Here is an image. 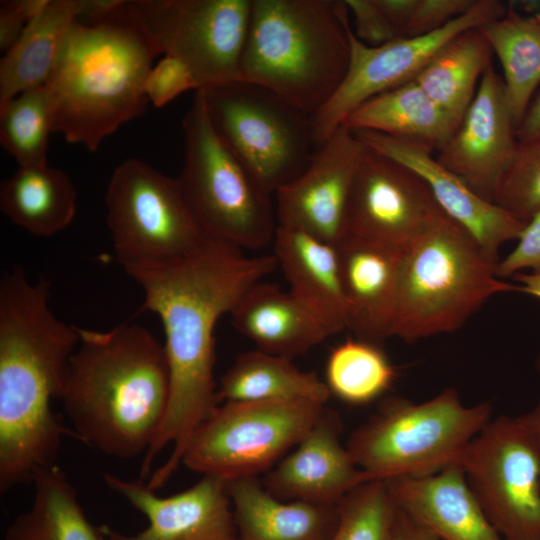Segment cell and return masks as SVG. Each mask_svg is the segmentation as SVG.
Segmentation results:
<instances>
[{
	"instance_id": "31",
	"label": "cell",
	"mask_w": 540,
	"mask_h": 540,
	"mask_svg": "<svg viewBox=\"0 0 540 540\" xmlns=\"http://www.w3.org/2000/svg\"><path fill=\"white\" fill-rule=\"evenodd\" d=\"M493 54L480 27L463 31L434 55L414 81L436 104L462 120Z\"/></svg>"
},
{
	"instance_id": "2",
	"label": "cell",
	"mask_w": 540,
	"mask_h": 540,
	"mask_svg": "<svg viewBox=\"0 0 540 540\" xmlns=\"http://www.w3.org/2000/svg\"><path fill=\"white\" fill-rule=\"evenodd\" d=\"M49 285L21 267L0 281L1 494L55 465L67 434L51 405L62 396L80 335L50 309Z\"/></svg>"
},
{
	"instance_id": "45",
	"label": "cell",
	"mask_w": 540,
	"mask_h": 540,
	"mask_svg": "<svg viewBox=\"0 0 540 540\" xmlns=\"http://www.w3.org/2000/svg\"><path fill=\"white\" fill-rule=\"evenodd\" d=\"M398 540H440L439 537L424 527L409 518L400 510Z\"/></svg>"
},
{
	"instance_id": "36",
	"label": "cell",
	"mask_w": 540,
	"mask_h": 540,
	"mask_svg": "<svg viewBox=\"0 0 540 540\" xmlns=\"http://www.w3.org/2000/svg\"><path fill=\"white\" fill-rule=\"evenodd\" d=\"M493 203L524 223L540 211V138L518 142Z\"/></svg>"
},
{
	"instance_id": "26",
	"label": "cell",
	"mask_w": 540,
	"mask_h": 540,
	"mask_svg": "<svg viewBox=\"0 0 540 540\" xmlns=\"http://www.w3.org/2000/svg\"><path fill=\"white\" fill-rule=\"evenodd\" d=\"M460 122L412 80L370 98L342 125L353 131H373L419 142L437 151L454 135Z\"/></svg>"
},
{
	"instance_id": "19",
	"label": "cell",
	"mask_w": 540,
	"mask_h": 540,
	"mask_svg": "<svg viewBox=\"0 0 540 540\" xmlns=\"http://www.w3.org/2000/svg\"><path fill=\"white\" fill-rule=\"evenodd\" d=\"M353 132L366 146L422 177L444 213L465 229L492 261L499 262V249L504 243L518 239L526 223L474 192L437 161L433 148L378 132Z\"/></svg>"
},
{
	"instance_id": "48",
	"label": "cell",
	"mask_w": 540,
	"mask_h": 540,
	"mask_svg": "<svg viewBox=\"0 0 540 540\" xmlns=\"http://www.w3.org/2000/svg\"><path fill=\"white\" fill-rule=\"evenodd\" d=\"M535 367L538 373L540 374V352L538 353L536 359H535Z\"/></svg>"
},
{
	"instance_id": "12",
	"label": "cell",
	"mask_w": 540,
	"mask_h": 540,
	"mask_svg": "<svg viewBox=\"0 0 540 540\" xmlns=\"http://www.w3.org/2000/svg\"><path fill=\"white\" fill-rule=\"evenodd\" d=\"M457 463L503 540H540V443L524 414L492 417Z\"/></svg>"
},
{
	"instance_id": "9",
	"label": "cell",
	"mask_w": 540,
	"mask_h": 540,
	"mask_svg": "<svg viewBox=\"0 0 540 540\" xmlns=\"http://www.w3.org/2000/svg\"><path fill=\"white\" fill-rule=\"evenodd\" d=\"M198 91L216 135L272 195L308 167L317 150L310 115L246 80Z\"/></svg>"
},
{
	"instance_id": "20",
	"label": "cell",
	"mask_w": 540,
	"mask_h": 540,
	"mask_svg": "<svg viewBox=\"0 0 540 540\" xmlns=\"http://www.w3.org/2000/svg\"><path fill=\"white\" fill-rule=\"evenodd\" d=\"M342 430L339 413L324 406L294 449L266 472L265 489L280 500L338 505L352 489L371 481L342 445Z\"/></svg>"
},
{
	"instance_id": "1",
	"label": "cell",
	"mask_w": 540,
	"mask_h": 540,
	"mask_svg": "<svg viewBox=\"0 0 540 540\" xmlns=\"http://www.w3.org/2000/svg\"><path fill=\"white\" fill-rule=\"evenodd\" d=\"M276 268L273 254L247 256L211 239L185 258L124 269L143 290L140 311L161 319L170 373L168 406L140 468V480L148 477L149 488L167 482L194 431L219 405L214 380L218 320Z\"/></svg>"
},
{
	"instance_id": "32",
	"label": "cell",
	"mask_w": 540,
	"mask_h": 540,
	"mask_svg": "<svg viewBox=\"0 0 540 540\" xmlns=\"http://www.w3.org/2000/svg\"><path fill=\"white\" fill-rule=\"evenodd\" d=\"M480 30L502 66L507 100L518 126L540 85V21L508 8Z\"/></svg>"
},
{
	"instance_id": "15",
	"label": "cell",
	"mask_w": 540,
	"mask_h": 540,
	"mask_svg": "<svg viewBox=\"0 0 540 540\" xmlns=\"http://www.w3.org/2000/svg\"><path fill=\"white\" fill-rule=\"evenodd\" d=\"M448 218L422 177L365 145L348 196L342 234L403 252Z\"/></svg>"
},
{
	"instance_id": "29",
	"label": "cell",
	"mask_w": 540,
	"mask_h": 540,
	"mask_svg": "<svg viewBox=\"0 0 540 540\" xmlns=\"http://www.w3.org/2000/svg\"><path fill=\"white\" fill-rule=\"evenodd\" d=\"M330 397L316 373L300 370L292 359L258 349L239 354L217 386L219 404L276 400L325 404Z\"/></svg>"
},
{
	"instance_id": "10",
	"label": "cell",
	"mask_w": 540,
	"mask_h": 540,
	"mask_svg": "<svg viewBox=\"0 0 540 540\" xmlns=\"http://www.w3.org/2000/svg\"><path fill=\"white\" fill-rule=\"evenodd\" d=\"M105 202L123 269L185 258L212 239L191 211L177 178L141 160L129 158L116 167Z\"/></svg>"
},
{
	"instance_id": "50",
	"label": "cell",
	"mask_w": 540,
	"mask_h": 540,
	"mask_svg": "<svg viewBox=\"0 0 540 540\" xmlns=\"http://www.w3.org/2000/svg\"><path fill=\"white\" fill-rule=\"evenodd\" d=\"M239 540V539H238Z\"/></svg>"
},
{
	"instance_id": "25",
	"label": "cell",
	"mask_w": 540,
	"mask_h": 540,
	"mask_svg": "<svg viewBox=\"0 0 540 540\" xmlns=\"http://www.w3.org/2000/svg\"><path fill=\"white\" fill-rule=\"evenodd\" d=\"M233 327L258 350L293 359L328 338L318 321L289 292L260 281L230 313Z\"/></svg>"
},
{
	"instance_id": "17",
	"label": "cell",
	"mask_w": 540,
	"mask_h": 540,
	"mask_svg": "<svg viewBox=\"0 0 540 540\" xmlns=\"http://www.w3.org/2000/svg\"><path fill=\"white\" fill-rule=\"evenodd\" d=\"M516 130L503 79L491 64L458 129L435 157L479 196L493 202L519 142Z\"/></svg>"
},
{
	"instance_id": "44",
	"label": "cell",
	"mask_w": 540,
	"mask_h": 540,
	"mask_svg": "<svg viewBox=\"0 0 540 540\" xmlns=\"http://www.w3.org/2000/svg\"><path fill=\"white\" fill-rule=\"evenodd\" d=\"M516 135L519 142L540 138V92L532 99Z\"/></svg>"
},
{
	"instance_id": "43",
	"label": "cell",
	"mask_w": 540,
	"mask_h": 540,
	"mask_svg": "<svg viewBox=\"0 0 540 540\" xmlns=\"http://www.w3.org/2000/svg\"><path fill=\"white\" fill-rule=\"evenodd\" d=\"M122 0H81L77 20L85 25H94L109 16Z\"/></svg>"
},
{
	"instance_id": "16",
	"label": "cell",
	"mask_w": 540,
	"mask_h": 540,
	"mask_svg": "<svg viewBox=\"0 0 540 540\" xmlns=\"http://www.w3.org/2000/svg\"><path fill=\"white\" fill-rule=\"evenodd\" d=\"M365 145L340 126L315 152L308 167L275 193L278 226L335 244L343 233L348 196Z\"/></svg>"
},
{
	"instance_id": "41",
	"label": "cell",
	"mask_w": 540,
	"mask_h": 540,
	"mask_svg": "<svg viewBox=\"0 0 540 540\" xmlns=\"http://www.w3.org/2000/svg\"><path fill=\"white\" fill-rule=\"evenodd\" d=\"M49 0H5L0 4V50L7 52L27 24L39 15Z\"/></svg>"
},
{
	"instance_id": "24",
	"label": "cell",
	"mask_w": 540,
	"mask_h": 540,
	"mask_svg": "<svg viewBox=\"0 0 540 540\" xmlns=\"http://www.w3.org/2000/svg\"><path fill=\"white\" fill-rule=\"evenodd\" d=\"M239 540H331L338 505L280 500L258 477L226 481Z\"/></svg>"
},
{
	"instance_id": "42",
	"label": "cell",
	"mask_w": 540,
	"mask_h": 540,
	"mask_svg": "<svg viewBox=\"0 0 540 540\" xmlns=\"http://www.w3.org/2000/svg\"><path fill=\"white\" fill-rule=\"evenodd\" d=\"M375 2L397 37L402 38L418 0H375Z\"/></svg>"
},
{
	"instance_id": "3",
	"label": "cell",
	"mask_w": 540,
	"mask_h": 540,
	"mask_svg": "<svg viewBox=\"0 0 540 540\" xmlns=\"http://www.w3.org/2000/svg\"><path fill=\"white\" fill-rule=\"evenodd\" d=\"M60 400L73 435L118 459L145 454L164 418L170 373L164 345L125 322L106 331L78 327Z\"/></svg>"
},
{
	"instance_id": "6",
	"label": "cell",
	"mask_w": 540,
	"mask_h": 540,
	"mask_svg": "<svg viewBox=\"0 0 540 540\" xmlns=\"http://www.w3.org/2000/svg\"><path fill=\"white\" fill-rule=\"evenodd\" d=\"M459 224L446 219L402 252L393 337L406 342L460 329L490 298L520 292Z\"/></svg>"
},
{
	"instance_id": "49",
	"label": "cell",
	"mask_w": 540,
	"mask_h": 540,
	"mask_svg": "<svg viewBox=\"0 0 540 540\" xmlns=\"http://www.w3.org/2000/svg\"><path fill=\"white\" fill-rule=\"evenodd\" d=\"M540 21V10L533 14Z\"/></svg>"
},
{
	"instance_id": "23",
	"label": "cell",
	"mask_w": 540,
	"mask_h": 540,
	"mask_svg": "<svg viewBox=\"0 0 540 540\" xmlns=\"http://www.w3.org/2000/svg\"><path fill=\"white\" fill-rule=\"evenodd\" d=\"M272 244L277 267L289 284V292L318 321L327 336L347 329V305L335 244L278 225Z\"/></svg>"
},
{
	"instance_id": "27",
	"label": "cell",
	"mask_w": 540,
	"mask_h": 540,
	"mask_svg": "<svg viewBox=\"0 0 540 540\" xmlns=\"http://www.w3.org/2000/svg\"><path fill=\"white\" fill-rule=\"evenodd\" d=\"M81 0H49L0 61V106L43 86L51 76L64 39L77 19Z\"/></svg>"
},
{
	"instance_id": "7",
	"label": "cell",
	"mask_w": 540,
	"mask_h": 540,
	"mask_svg": "<svg viewBox=\"0 0 540 540\" xmlns=\"http://www.w3.org/2000/svg\"><path fill=\"white\" fill-rule=\"evenodd\" d=\"M492 411L489 401L464 404L454 388L423 402L388 396L346 447L371 480L429 475L459 461Z\"/></svg>"
},
{
	"instance_id": "37",
	"label": "cell",
	"mask_w": 540,
	"mask_h": 540,
	"mask_svg": "<svg viewBox=\"0 0 540 540\" xmlns=\"http://www.w3.org/2000/svg\"><path fill=\"white\" fill-rule=\"evenodd\" d=\"M198 89L199 85L186 64L170 55H165L151 68L144 84L148 101L157 108L164 107L183 92Z\"/></svg>"
},
{
	"instance_id": "8",
	"label": "cell",
	"mask_w": 540,
	"mask_h": 540,
	"mask_svg": "<svg viewBox=\"0 0 540 540\" xmlns=\"http://www.w3.org/2000/svg\"><path fill=\"white\" fill-rule=\"evenodd\" d=\"M182 129L185 157L177 180L207 235L242 250L271 244L277 227L272 194L216 135L198 90Z\"/></svg>"
},
{
	"instance_id": "47",
	"label": "cell",
	"mask_w": 540,
	"mask_h": 540,
	"mask_svg": "<svg viewBox=\"0 0 540 540\" xmlns=\"http://www.w3.org/2000/svg\"><path fill=\"white\" fill-rule=\"evenodd\" d=\"M524 416L532 427L540 443V395L535 406L528 413H525Z\"/></svg>"
},
{
	"instance_id": "39",
	"label": "cell",
	"mask_w": 540,
	"mask_h": 540,
	"mask_svg": "<svg viewBox=\"0 0 540 540\" xmlns=\"http://www.w3.org/2000/svg\"><path fill=\"white\" fill-rule=\"evenodd\" d=\"M525 269L540 272V211L526 223L516 246L499 260L496 267L497 275L502 279Z\"/></svg>"
},
{
	"instance_id": "5",
	"label": "cell",
	"mask_w": 540,
	"mask_h": 540,
	"mask_svg": "<svg viewBox=\"0 0 540 540\" xmlns=\"http://www.w3.org/2000/svg\"><path fill=\"white\" fill-rule=\"evenodd\" d=\"M351 32L345 0H252L241 80L312 116L347 73Z\"/></svg>"
},
{
	"instance_id": "28",
	"label": "cell",
	"mask_w": 540,
	"mask_h": 540,
	"mask_svg": "<svg viewBox=\"0 0 540 540\" xmlns=\"http://www.w3.org/2000/svg\"><path fill=\"white\" fill-rule=\"evenodd\" d=\"M0 208L14 224L50 237L73 221L77 192L69 176L47 164L19 167L0 186Z\"/></svg>"
},
{
	"instance_id": "13",
	"label": "cell",
	"mask_w": 540,
	"mask_h": 540,
	"mask_svg": "<svg viewBox=\"0 0 540 540\" xmlns=\"http://www.w3.org/2000/svg\"><path fill=\"white\" fill-rule=\"evenodd\" d=\"M128 3L161 53L186 64L199 89L241 80V59L252 0H133Z\"/></svg>"
},
{
	"instance_id": "4",
	"label": "cell",
	"mask_w": 540,
	"mask_h": 540,
	"mask_svg": "<svg viewBox=\"0 0 540 540\" xmlns=\"http://www.w3.org/2000/svg\"><path fill=\"white\" fill-rule=\"evenodd\" d=\"M160 54L126 0L97 24L76 19L45 84L53 132L96 151L106 137L145 112V80Z\"/></svg>"
},
{
	"instance_id": "40",
	"label": "cell",
	"mask_w": 540,
	"mask_h": 540,
	"mask_svg": "<svg viewBox=\"0 0 540 540\" xmlns=\"http://www.w3.org/2000/svg\"><path fill=\"white\" fill-rule=\"evenodd\" d=\"M353 21V32L363 43L380 46L399 39L375 0H345Z\"/></svg>"
},
{
	"instance_id": "21",
	"label": "cell",
	"mask_w": 540,
	"mask_h": 540,
	"mask_svg": "<svg viewBox=\"0 0 540 540\" xmlns=\"http://www.w3.org/2000/svg\"><path fill=\"white\" fill-rule=\"evenodd\" d=\"M348 328L382 345L393 337L402 251L350 234L335 243Z\"/></svg>"
},
{
	"instance_id": "14",
	"label": "cell",
	"mask_w": 540,
	"mask_h": 540,
	"mask_svg": "<svg viewBox=\"0 0 540 540\" xmlns=\"http://www.w3.org/2000/svg\"><path fill=\"white\" fill-rule=\"evenodd\" d=\"M507 9L498 0H476L467 13L433 33L399 38L380 46L361 42L352 29L347 73L331 98L311 116L317 149L361 104L414 80L452 38L503 16Z\"/></svg>"
},
{
	"instance_id": "18",
	"label": "cell",
	"mask_w": 540,
	"mask_h": 540,
	"mask_svg": "<svg viewBox=\"0 0 540 540\" xmlns=\"http://www.w3.org/2000/svg\"><path fill=\"white\" fill-rule=\"evenodd\" d=\"M107 486L145 515L148 525L136 534L101 525L107 540H238L226 481L212 475L167 497L143 481L104 473Z\"/></svg>"
},
{
	"instance_id": "46",
	"label": "cell",
	"mask_w": 540,
	"mask_h": 540,
	"mask_svg": "<svg viewBox=\"0 0 540 540\" xmlns=\"http://www.w3.org/2000/svg\"><path fill=\"white\" fill-rule=\"evenodd\" d=\"M512 277L520 286L521 293L540 299V272H519Z\"/></svg>"
},
{
	"instance_id": "38",
	"label": "cell",
	"mask_w": 540,
	"mask_h": 540,
	"mask_svg": "<svg viewBox=\"0 0 540 540\" xmlns=\"http://www.w3.org/2000/svg\"><path fill=\"white\" fill-rule=\"evenodd\" d=\"M476 0H418L402 38L433 33L467 13Z\"/></svg>"
},
{
	"instance_id": "34",
	"label": "cell",
	"mask_w": 540,
	"mask_h": 540,
	"mask_svg": "<svg viewBox=\"0 0 540 540\" xmlns=\"http://www.w3.org/2000/svg\"><path fill=\"white\" fill-rule=\"evenodd\" d=\"M52 107L45 85L28 89L0 106V142L19 167L47 164Z\"/></svg>"
},
{
	"instance_id": "11",
	"label": "cell",
	"mask_w": 540,
	"mask_h": 540,
	"mask_svg": "<svg viewBox=\"0 0 540 540\" xmlns=\"http://www.w3.org/2000/svg\"><path fill=\"white\" fill-rule=\"evenodd\" d=\"M324 406L305 400L223 402L194 431L181 464L225 481L257 477L301 441Z\"/></svg>"
},
{
	"instance_id": "22",
	"label": "cell",
	"mask_w": 540,
	"mask_h": 540,
	"mask_svg": "<svg viewBox=\"0 0 540 540\" xmlns=\"http://www.w3.org/2000/svg\"><path fill=\"white\" fill-rule=\"evenodd\" d=\"M385 482L398 508L440 540H503L458 463L433 474Z\"/></svg>"
},
{
	"instance_id": "35",
	"label": "cell",
	"mask_w": 540,
	"mask_h": 540,
	"mask_svg": "<svg viewBox=\"0 0 540 540\" xmlns=\"http://www.w3.org/2000/svg\"><path fill=\"white\" fill-rule=\"evenodd\" d=\"M331 540H398L400 509L383 480L362 483L338 503Z\"/></svg>"
},
{
	"instance_id": "30",
	"label": "cell",
	"mask_w": 540,
	"mask_h": 540,
	"mask_svg": "<svg viewBox=\"0 0 540 540\" xmlns=\"http://www.w3.org/2000/svg\"><path fill=\"white\" fill-rule=\"evenodd\" d=\"M30 508L12 521L4 540H107L87 518L74 485L55 465L36 472Z\"/></svg>"
},
{
	"instance_id": "33",
	"label": "cell",
	"mask_w": 540,
	"mask_h": 540,
	"mask_svg": "<svg viewBox=\"0 0 540 540\" xmlns=\"http://www.w3.org/2000/svg\"><path fill=\"white\" fill-rule=\"evenodd\" d=\"M396 377L397 369L382 345L354 337L331 349L324 382L331 396L363 406L383 398Z\"/></svg>"
}]
</instances>
